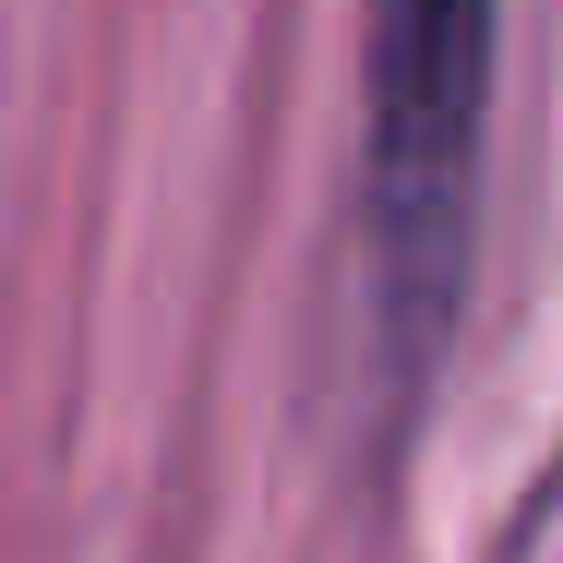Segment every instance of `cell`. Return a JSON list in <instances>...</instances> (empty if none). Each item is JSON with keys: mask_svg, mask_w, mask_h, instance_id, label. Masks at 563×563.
<instances>
[{"mask_svg": "<svg viewBox=\"0 0 563 563\" xmlns=\"http://www.w3.org/2000/svg\"><path fill=\"white\" fill-rule=\"evenodd\" d=\"M479 120H492V0H372L360 217H372V312L396 384H420L467 288Z\"/></svg>", "mask_w": 563, "mask_h": 563, "instance_id": "6da1fadb", "label": "cell"}]
</instances>
